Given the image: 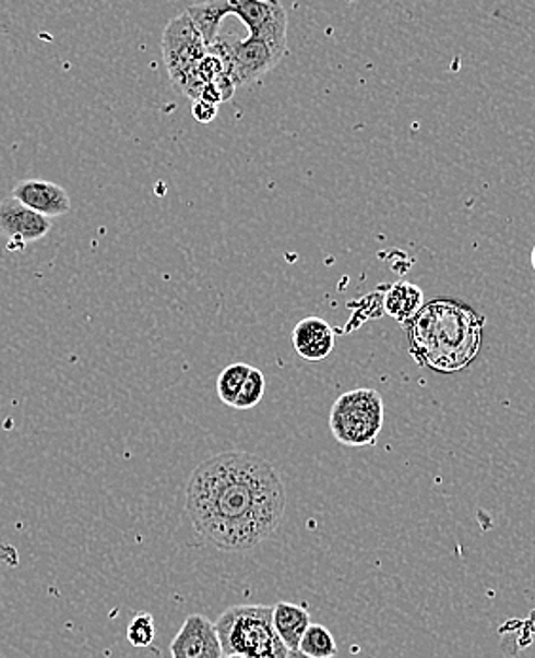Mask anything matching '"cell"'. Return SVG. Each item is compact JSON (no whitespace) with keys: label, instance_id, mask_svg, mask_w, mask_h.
Segmentation results:
<instances>
[{"label":"cell","instance_id":"obj_1","mask_svg":"<svg viewBox=\"0 0 535 658\" xmlns=\"http://www.w3.org/2000/svg\"><path fill=\"white\" fill-rule=\"evenodd\" d=\"M195 531L226 552H241L274 536L285 513L282 478L261 456L223 452L195 467L187 486Z\"/></svg>","mask_w":535,"mask_h":658},{"label":"cell","instance_id":"obj_2","mask_svg":"<svg viewBox=\"0 0 535 658\" xmlns=\"http://www.w3.org/2000/svg\"><path fill=\"white\" fill-rule=\"evenodd\" d=\"M405 326L416 362L435 372L452 374L475 361L485 318L462 302L431 300Z\"/></svg>","mask_w":535,"mask_h":658},{"label":"cell","instance_id":"obj_3","mask_svg":"<svg viewBox=\"0 0 535 658\" xmlns=\"http://www.w3.org/2000/svg\"><path fill=\"white\" fill-rule=\"evenodd\" d=\"M215 629L225 657L287 658L289 653L275 632L272 608L266 606L226 609Z\"/></svg>","mask_w":535,"mask_h":658},{"label":"cell","instance_id":"obj_4","mask_svg":"<svg viewBox=\"0 0 535 658\" xmlns=\"http://www.w3.org/2000/svg\"><path fill=\"white\" fill-rule=\"evenodd\" d=\"M383 416V398L378 391H347L331 408L329 427L344 446H372L382 431Z\"/></svg>","mask_w":535,"mask_h":658},{"label":"cell","instance_id":"obj_5","mask_svg":"<svg viewBox=\"0 0 535 658\" xmlns=\"http://www.w3.org/2000/svg\"><path fill=\"white\" fill-rule=\"evenodd\" d=\"M162 56L175 87L179 86L207 56L202 35L198 33L194 22L190 20L187 12L167 23L162 37Z\"/></svg>","mask_w":535,"mask_h":658},{"label":"cell","instance_id":"obj_6","mask_svg":"<svg viewBox=\"0 0 535 658\" xmlns=\"http://www.w3.org/2000/svg\"><path fill=\"white\" fill-rule=\"evenodd\" d=\"M282 59L283 56L272 50L268 44L249 37L246 40L230 43L226 71L230 74L236 87L246 86V84L261 79L262 74H266L268 71H272Z\"/></svg>","mask_w":535,"mask_h":658},{"label":"cell","instance_id":"obj_7","mask_svg":"<svg viewBox=\"0 0 535 658\" xmlns=\"http://www.w3.org/2000/svg\"><path fill=\"white\" fill-rule=\"evenodd\" d=\"M50 230V218L25 207L12 195L0 202V236L8 239V243H35L38 239L46 238Z\"/></svg>","mask_w":535,"mask_h":658},{"label":"cell","instance_id":"obj_8","mask_svg":"<svg viewBox=\"0 0 535 658\" xmlns=\"http://www.w3.org/2000/svg\"><path fill=\"white\" fill-rule=\"evenodd\" d=\"M171 658H223L215 624L203 615H189L171 642Z\"/></svg>","mask_w":535,"mask_h":658},{"label":"cell","instance_id":"obj_9","mask_svg":"<svg viewBox=\"0 0 535 658\" xmlns=\"http://www.w3.org/2000/svg\"><path fill=\"white\" fill-rule=\"evenodd\" d=\"M12 198L46 218L63 217L71 211V198L63 187L43 179H25L15 184Z\"/></svg>","mask_w":535,"mask_h":658},{"label":"cell","instance_id":"obj_10","mask_svg":"<svg viewBox=\"0 0 535 658\" xmlns=\"http://www.w3.org/2000/svg\"><path fill=\"white\" fill-rule=\"evenodd\" d=\"M293 346L306 361L318 362L333 354L334 331L325 319L306 318L293 331Z\"/></svg>","mask_w":535,"mask_h":658},{"label":"cell","instance_id":"obj_11","mask_svg":"<svg viewBox=\"0 0 535 658\" xmlns=\"http://www.w3.org/2000/svg\"><path fill=\"white\" fill-rule=\"evenodd\" d=\"M272 621L277 636L289 651H298L300 639L311 624L308 609L289 601H280L272 608Z\"/></svg>","mask_w":535,"mask_h":658},{"label":"cell","instance_id":"obj_12","mask_svg":"<svg viewBox=\"0 0 535 658\" xmlns=\"http://www.w3.org/2000/svg\"><path fill=\"white\" fill-rule=\"evenodd\" d=\"M421 308H424V292L413 283L401 282L391 285L383 298L385 313L403 325L413 321Z\"/></svg>","mask_w":535,"mask_h":658},{"label":"cell","instance_id":"obj_13","mask_svg":"<svg viewBox=\"0 0 535 658\" xmlns=\"http://www.w3.org/2000/svg\"><path fill=\"white\" fill-rule=\"evenodd\" d=\"M190 20L194 22L195 29L202 35L205 48H211L213 43L218 38V29L223 17L230 14V2L226 0H215V2H203V4H194L187 10Z\"/></svg>","mask_w":535,"mask_h":658},{"label":"cell","instance_id":"obj_14","mask_svg":"<svg viewBox=\"0 0 535 658\" xmlns=\"http://www.w3.org/2000/svg\"><path fill=\"white\" fill-rule=\"evenodd\" d=\"M282 8L274 0H230V14L238 15L246 23L249 33L261 29Z\"/></svg>","mask_w":535,"mask_h":658},{"label":"cell","instance_id":"obj_15","mask_svg":"<svg viewBox=\"0 0 535 658\" xmlns=\"http://www.w3.org/2000/svg\"><path fill=\"white\" fill-rule=\"evenodd\" d=\"M298 651L305 653L306 657L310 658H334L338 649L331 630L325 629L323 624L311 622L305 637L300 639Z\"/></svg>","mask_w":535,"mask_h":658},{"label":"cell","instance_id":"obj_16","mask_svg":"<svg viewBox=\"0 0 535 658\" xmlns=\"http://www.w3.org/2000/svg\"><path fill=\"white\" fill-rule=\"evenodd\" d=\"M253 367H249L246 362H234L228 364L217 380V393L218 398L225 403V405L234 406L236 398H238L239 391L246 384L247 376L251 372Z\"/></svg>","mask_w":535,"mask_h":658},{"label":"cell","instance_id":"obj_17","mask_svg":"<svg viewBox=\"0 0 535 658\" xmlns=\"http://www.w3.org/2000/svg\"><path fill=\"white\" fill-rule=\"evenodd\" d=\"M264 393H266V378L262 374V370L251 369L246 384L239 391L238 398H236V403H234L231 408H236V410H251V408L261 403Z\"/></svg>","mask_w":535,"mask_h":658},{"label":"cell","instance_id":"obj_18","mask_svg":"<svg viewBox=\"0 0 535 658\" xmlns=\"http://www.w3.org/2000/svg\"><path fill=\"white\" fill-rule=\"evenodd\" d=\"M128 642L138 649H146L154 644V637H156V624H154V617L151 613H139L133 617L128 626Z\"/></svg>","mask_w":535,"mask_h":658},{"label":"cell","instance_id":"obj_19","mask_svg":"<svg viewBox=\"0 0 535 658\" xmlns=\"http://www.w3.org/2000/svg\"><path fill=\"white\" fill-rule=\"evenodd\" d=\"M217 105H211L207 101H195L192 107V115L200 123H210L213 118L217 117Z\"/></svg>","mask_w":535,"mask_h":658},{"label":"cell","instance_id":"obj_20","mask_svg":"<svg viewBox=\"0 0 535 658\" xmlns=\"http://www.w3.org/2000/svg\"><path fill=\"white\" fill-rule=\"evenodd\" d=\"M287 658H310V657H306L305 653L289 651V653H287Z\"/></svg>","mask_w":535,"mask_h":658},{"label":"cell","instance_id":"obj_21","mask_svg":"<svg viewBox=\"0 0 535 658\" xmlns=\"http://www.w3.org/2000/svg\"><path fill=\"white\" fill-rule=\"evenodd\" d=\"M530 262H532V268L535 270V247L534 251H532V256H530Z\"/></svg>","mask_w":535,"mask_h":658},{"label":"cell","instance_id":"obj_22","mask_svg":"<svg viewBox=\"0 0 535 658\" xmlns=\"http://www.w3.org/2000/svg\"><path fill=\"white\" fill-rule=\"evenodd\" d=\"M223 658H241V657H223Z\"/></svg>","mask_w":535,"mask_h":658}]
</instances>
